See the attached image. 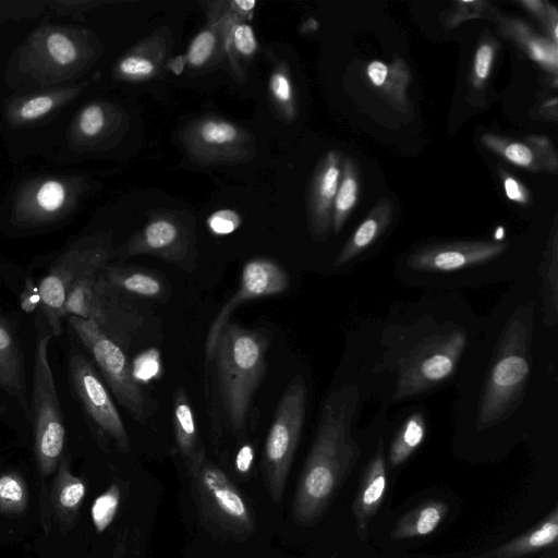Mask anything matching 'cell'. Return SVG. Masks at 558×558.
Here are the masks:
<instances>
[{"label": "cell", "mask_w": 558, "mask_h": 558, "mask_svg": "<svg viewBox=\"0 0 558 558\" xmlns=\"http://www.w3.org/2000/svg\"><path fill=\"white\" fill-rule=\"evenodd\" d=\"M359 388L331 391L322 407L314 441L299 477L292 515L299 525L315 524L355 466L361 449L352 437Z\"/></svg>", "instance_id": "6da1fadb"}, {"label": "cell", "mask_w": 558, "mask_h": 558, "mask_svg": "<svg viewBox=\"0 0 558 558\" xmlns=\"http://www.w3.org/2000/svg\"><path fill=\"white\" fill-rule=\"evenodd\" d=\"M268 340L259 330L228 323L221 330L210 359H215L217 386L233 434L246 433L252 399L266 367Z\"/></svg>", "instance_id": "7a4b0ae2"}, {"label": "cell", "mask_w": 558, "mask_h": 558, "mask_svg": "<svg viewBox=\"0 0 558 558\" xmlns=\"http://www.w3.org/2000/svg\"><path fill=\"white\" fill-rule=\"evenodd\" d=\"M533 305L520 306L509 318L482 393L478 428L504 421L517 407L530 375Z\"/></svg>", "instance_id": "3957f363"}, {"label": "cell", "mask_w": 558, "mask_h": 558, "mask_svg": "<svg viewBox=\"0 0 558 558\" xmlns=\"http://www.w3.org/2000/svg\"><path fill=\"white\" fill-rule=\"evenodd\" d=\"M306 386L298 375L286 387L276 409L263 456L265 483L274 502L282 498L305 417Z\"/></svg>", "instance_id": "277c9868"}, {"label": "cell", "mask_w": 558, "mask_h": 558, "mask_svg": "<svg viewBox=\"0 0 558 558\" xmlns=\"http://www.w3.org/2000/svg\"><path fill=\"white\" fill-rule=\"evenodd\" d=\"M52 335L36 345L32 390L34 452L43 478L53 474L63 453L65 429L47 348Z\"/></svg>", "instance_id": "5b68a950"}, {"label": "cell", "mask_w": 558, "mask_h": 558, "mask_svg": "<svg viewBox=\"0 0 558 558\" xmlns=\"http://www.w3.org/2000/svg\"><path fill=\"white\" fill-rule=\"evenodd\" d=\"M466 345V333L451 328L424 338L398 362L395 400L422 393L454 372Z\"/></svg>", "instance_id": "8992f818"}, {"label": "cell", "mask_w": 558, "mask_h": 558, "mask_svg": "<svg viewBox=\"0 0 558 558\" xmlns=\"http://www.w3.org/2000/svg\"><path fill=\"white\" fill-rule=\"evenodd\" d=\"M138 255L155 256L193 270L197 257L193 217L174 209L151 213L143 228L112 254L119 258Z\"/></svg>", "instance_id": "52a82bcc"}, {"label": "cell", "mask_w": 558, "mask_h": 558, "mask_svg": "<svg viewBox=\"0 0 558 558\" xmlns=\"http://www.w3.org/2000/svg\"><path fill=\"white\" fill-rule=\"evenodd\" d=\"M187 470L196 502L207 521L235 535L254 530V518L244 496L225 471L206 458V453Z\"/></svg>", "instance_id": "ba28073f"}, {"label": "cell", "mask_w": 558, "mask_h": 558, "mask_svg": "<svg viewBox=\"0 0 558 558\" xmlns=\"http://www.w3.org/2000/svg\"><path fill=\"white\" fill-rule=\"evenodd\" d=\"M69 325L90 352L119 402L138 423L148 418L147 399L121 345L94 320L69 316Z\"/></svg>", "instance_id": "9c48e42d"}, {"label": "cell", "mask_w": 558, "mask_h": 558, "mask_svg": "<svg viewBox=\"0 0 558 558\" xmlns=\"http://www.w3.org/2000/svg\"><path fill=\"white\" fill-rule=\"evenodd\" d=\"M179 138L189 157L202 165L243 163L257 151L250 130L214 116L192 121L183 128Z\"/></svg>", "instance_id": "30bf717a"}, {"label": "cell", "mask_w": 558, "mask_h": 558, "mask_svg": "<svg viewBox=\"0 0 558 558\" xmlns=\"http://www.w3.org/2000/svg\"><path fill=\"white\" fill-rule=\"evenodd\" d=\"M112 252L105 245L76 248L62 256L39 282L41 307L52 336L62 332V307L71 287L82 277L100 272Z\"/></svg>", "instance_id": "8fae6325"}, {"label": "cell", "mask_w": 558, "mask_h": 558, "mask_svg": "<svg viewBox=\"0 0 558 558\" xmlns=\"http://www.w3.org/2000/svg\"><path fill=\"white\" fill-rule=\"evenodd\" d=\"M289 287V276L275 260L267 257L252 258L243 266L238 289L211 320L205 353L211 357L214 348L232 313L243 303L269 295L283 293Z\"/></svg>", "instance_id": "7c38bea8"}, {"label": "cell", "mask_w": 558, "mask_h": 558, "mask_svg": "<svg viewBox=\"0 0 558 558\" xmlns=\"http://www.w3.org/2000/svg\"><path fill=\"white\" fill-rule=\"evenodd\" d=\"M69 367L74 389L93 422L120 450L129 451L130 438L126 428L92 364L82 354L73 352Z\"/></svg>", "instance_id": "4fadbf2b"}, {"label": "cell", "mask_w": 558, "mask_h": 558, "mask_svg": "<svg viewBox=\"0 0 558 558\" xmlns=\"http://www.w3.org/2000/svg\"><path fill=\"white\" fill-rule=\"evenodd\" d=\"M508 243L499 241H454L426 245L414 251L409 267L420 271L449 272L481 265L500 256Z\"/></svg>", "instance_id": "5bb4252c"}, {"label": "cell", "mask_w": 558, "mask_h": 558, "mask_svg": "<svg viewBox=\"0 0 558 558\" xmlns=\"http://www.w3.org/2000/svg\"><path fill=\"white\" fill-rule=\"evenodd\" d=\"M342 154L330 149L319 159L308 192V226L313 238L325 240L332 221V206L339 185L342 168Z\"/></svg>", "instance_id": "9a60e30c"}, {"label": "cell", "mask_w": 558, "mask_h": 558, "mask_svg": "<svg viewBox=\"0 0 558 558\" xmlns=\"http://www.w3.org/2000/svg\"><path fill=\"white\" fill-rule=\"evenodd\" d=\"M481 143L508 162L533 172H554L558 168V156L550 138L544 135H527L511 138L494 133L481 135Z\"/></svg>", "instance_id": "2e32d148"}, {"label": "cell", "mask_w": 558, "mask_h": 558, "mask_svg": "<svg viewBox=\"0 0 558 558\" xmlns=\"http://www.w3.org/2000/svg\"><path fill=\"white\" fill-rule=\"evenodd\" d=\"M173 45L170 29L166 26L157 28L119 61V75L131 82H145L158 77L170 60Z\"/></svg>", "instance_id": "e0dca14e"}, {"label": "cell", "mask_w": 558, "mask_h": 558, "mask_svg": "<svg viewBox=\"0 0 558 558\" xmlns=\"http://www.w3.org/2000/svg\"><path fill=\"white\" fill-rule=\"evenodd\" d=\"M387 489V470L381 444L368 462L352 502L356 535L365 541L369 524L380 508Z\"/></svg>", "instance_id": "ac0fdd59"}, {"label": "cell", "mask_w": 558, "mask_h": 558, "mask_svg": "<svg viewBox=\"0 0 558 558\" xmlns=\"http://www.w3.org/2000/svg\"><path fill=\"white\" fill-rule=\"evenodd\" d=\"M499 32L511 40L532 61L549 74L557 76V44L539 35L525 21L517 16L496 15Z\"/></svg>", "instance_id": "d6986e66"}, {"label": "cell", "mask_w": 558, "mask_h": 558, "mask_svg": "<svg viewBox=\"0 0 558 558\" xmlns=\"http://www.w3.org/2000/svg\"><path fill=\"white\" fill-rule=\"evenodd\" d=\"M85 495V482L71 472L68 458L62 456L50 486L51 507L62 532L77 521Z\"/></svg>", "instance_id": "ffe728a7"}, {"label": "cell", "mask_w": 558, "mask_h": 558, "mask_svg": "<svg viewBox=\"0 0 558 558\" xmlns=\"http://www.w3.org/2000/svg\"><path fill=\"white\" fill-rule=\"evenodd\" d=\"M0 388L13 397L29 417L22 352L15 335L0 316Z\"/></svg>", "instance_id": "44dd1931"}, {"label": "cell", "mask_w": 558, "mask_h": 558, "mask_svg": "<svg viewBox=\"0 0 558 558\" xmlns=\"http://www.w3.org/2000/svg\"><path fill=\"white\" fill-rule=\"evenodd\" d=\"M101 276L104 280L120 293L149 300H165L169 287L165 278L150 269L142 267L106 266Z\"/></svg>", "instance_id": "7402d4cb"}, {"label": "cell", "mask_w": 558, "mask_h": 558, "mask_svg": "<svg viewBox=\"0 0 558 558\" xmlns=\"http://www.w3.org/2000/svg\"><path fill=\"white\" fill-rule=\"evenodd\" d=\"M392 213L391 199L383 197L345 242L336 257L335 266H343L367 250L388 229Z\"/></svg>", "instance_id": "603a6c76"}, {"label": "cell", "mask_w": 558, "mask_h": 558, "mask_svg": "<svg viewBox=\"0 0 558 558\" xmlns=\"http://www.w3.org/2000/svg\"><path fill=\"white\" fill-rule=\"evenodd\" d=\"M558 537V508L554 507L537 524L485 555L523 558L554 545Z\"/></svg>", "instance_id": "cb8c5ba5"}, {"label": "cell", "mask_w": 558, "mask_h": 558, "mask_svg": "<svg viewBox=\"0 0 558 558\" xmlns=\"http://www.w3.org/2000/svg\"><path fill=\"white\" fill-rule=\"evenodd\" d=\"M100 272L84 276L71 287L64 300L62 317L76 316L92 319L101 329L104 328V298L98 284Z\"/></svg>", "instance_id": "d4e9b609"}, {"label": "cell", "mask_w": 558, "mask_h": 558, "mask_svg": "<svg viewBox=\"0 0 558 558\" xmlns=\"http://www.w3.org/2000/svg\"><path fill=\"white\" fill-rule=\"evenodd\" d=\"M173 429L178 450L186 466L205 454L194 412L186 393L178 388L173 398Z\"/></svg>", "instance_id": "484cf974"}, {"label": "cell", "mask_w": 558, "mask_h": 558, "mask_svg": "<svg viewBox=\"0 0 558 558\" xmlns=\"http://www.w3.org/2000/svg\"><path fill=\"white\" fill-rule=\"evenodd\" d=\"M449 507L442 500H428L404 513L390 532L393 541H404L432 534L442 522Z\"/></svg>", "instance_id": "4316f807"}, {"label": "cell", "mask_w": 558, "mask_h": 558, "mask_svg": "<svg viewBox=\"0 0 558 558\" xmlns=\"http://www.w3.org/2000/svg\"><path fill=\"white\" fill-rule=\"evenodd\" d=\"M361 175L357 163L347 156L342 159L341 177L332 206L331 230L338 233L355 208L360 195Z\"/></svg>", "instance_id": "83f0119b"}, {"label": "cell", "mask_w": 558, "mask_h": 558, "mask_svg": "<svg viewBox=\"0 0 558 558\" xmlns=\"http://www.w3.org/2000/svg\"><path fill=\"white\" fill-rule=\"evenodd\" d=\"M544 322L551 327L558 316V232L556 223L551 230L544 260L541 265Z\"/></svg>", "instance_id": "f1b7e54d"}, {"label": "cell", "mask_w": 558, "mask_h": 558, "mask_svg": "<svg viewBox=\"0 0 558 558\" xmlns=\"http://www.w3.org/2000/svg\"><path fill=\"white\" fill-rule=\"evenodd\" d=\"M223 59L219 31L211 21L193 37L186 52L185 64L193 71H203Z\"/></svg>", "instance_id": "f546056e"}, {"label": "cell", "mask_w": 558, "mask_h": 558, "mask_svg": "<svg viewBox=\"0 0 558 558\" xmlns=\"http://www.w3.org/2000/svg\"><path fill=\"white\" fill-rule=\"evenodd\" d=\"M426 435V421L421 412L408 416L393 440L388 452V462L392 468L403 464L422 445Z\"/></svg>", "instance_id": "4dcf8cb0"}, {"label": "cell", "mask_w": 558, "mask_h": 558, "mask_svg": "<svg viewBox=\"0 0 558 558\" xmlns=\"http://www.w3.org/2000/svg\"><path fill=\"white\" fill-rule=\"evenodd\" d=\"M268 88L272 105L279 117L291 122L296 116L294 86L286 62H279L271 71Z\"/></svg>", "instance_id": "1f68e13d"}, {"label": "cell", "mask_w": 558, "mask_h": 558, "mask_svg": "<svg viewBox=\"0 0 558 558\" xmlns=\"http://www.w3.org/2000/svg\"><path fill=\"white\" fill-rule=\"evenodd\" d=\"M29 500L28 486L24 477L14 471L0 475V513L3 515H21Z\"/></svg>", "instance_id": "d6a6232c"}, {"label": "cell", "mask_w": 558, "mask_h": 558, "mask_svg": "<svg viewBox=\"0 0 558 558\" xmlns=\"http://www.w3.org/2000/svg\"><path fill=\"white\" fill-rule=\"evenodd\" d=\"M500 43L490 34L484 35L474 51L471 70L470 84L473 90L482 92L490 77Z\"/></svg>", "instance_id": "836d02e7"}, {"label": "cell", "mask_w": 558, "mask_h": 558, "mask_svg": "<svg viewBox=\"0 0 558 558\" xmlns=\"http://www.w3.org/2000/svg\"><path fill=\"white\" fill-rule=\"evenodd\" d=\"M410 70L402 59H396L388 65L387 74L378 90L399 112L409 111L407 89L410 84Z\"/></svg>", "instance_id": "e575fe53"}, {"label": "cell", "mask_w": 558, "mask_h": 558, "mask_svg": "<svg viewBox=\"0 0 558 558\" xmlns=\"http://www.w3.org/2000/svg\"><path fill=\"white\" fill-rule=\"evenodd\" d=\"M121 499L120 486L112 483L99 495L90 508V517L97 533H102L113 521Z\"/></svg>", "instance_id": "d590c367"}, {"label": "cell", "mask_w": 558, "mask_h": 558, "mask_svg": "<svg viewBox=\"0 0 558 558\" xmlns=\"http://www.w3.org/2000/svg\"><path fill=\"white\" fill-rule=\"evenodd\" d=\"M494 9L487 1H463L453 2V7L445 13L444 25L446 27H457L462 22L470 19H478L482 16H494Z\"/></svg>", "instance_id": "8d00e7d4"}, {"label": "cell", "mask_w": 558, "mask_h": 558, "mask_svg": "<svg viewBox=\"0 0 558 558\" xmlns=\"http://www.w3.org/2000/svg\"><path fill=\"white\" fill-rule=\"evenodd\" d=\"M518 3L539 21L546 33V37L557 44L558 12L556 7L542 0H520Z\"/></svg>", "instance_id": "74e56055"}, {"label": "cell", "mask_w": 558, "mask_h": 558, "mask_svg": "<svg viewBox=\"0 0 558 558\" xmlns=\"http://www.w3.org/2000/svg\"><path fill=\"white\" fill-rule=\"evenodd\" d=\"M241 222V215L230 208L218 209L207 219L209 230L217 235L232 233L240 227Z\"/></svg>", "instance_id": "f35d334b"}, {"label": "cell", "mask_w": 558, "mask_h": 558, "mask_svg": "<svg viewBox=\"0 0 558 558\" xmlns=\"http://www.w3.org/2000/svg\"><path fill=\"white\" fill-rule=\"evenodd\" d=\"M107 113L100 105L85 108L80 117V129L88 137H94L105 130Z\"/></svg>", "instance_id": "ab89813d"}, {"label": "cell", "mask_w": 558, "mask_h": 558, "mask_svg": "<svg viewBox=\"0 0 558 558\" xmlns=\"http://www.w3.org/2000/svg\"><path fill=\"white\" fill-rule=\"evenodd\" d=\"M499 177L505 195L509 201L522 206L531 203V193L523 182L505 169H499Z\"/></svg>", "instance_id": "60d3db41"}, {"label": "cell", "mask_w": 558, "mask_h": 558, "mask_svg": "<svg viewBox=\"0 0 558 558\" xmlns=\"http://www.w3.org/2000/svg\"><path fill=\"white\" fill-rule=\"evenodd\" d=\"M50 56L60 64H69L76 58V49L64 35L54 33L47 39Z\"/></svg>", "instance_id": "b9f144b4"}, {"label": "cell", "mask_w": 558, "mask_h": 558, "mask_svg": "<svg viewBox=\"0 0 558 558\" xmlns=\"http://www.w3.org/2000/svg\"><path fill=\"white\" fill-rule=\"evenodd\" d=\"M64 195V189L59 182L48 181L39 189L37 202L41 208L53 211L62 206Z\"/></svg>", "instance_id": "7bdbcfd3"}, {"label": "cell", "mask_w": 558, "mask_h": 558, "mask_svg": "<svg viewBox=\"0 0 558 558\" xmlns=\"http://www.w3.org/2000/svg\"><path fill=\"white\" fill-rule=\"evenodd\" d=\"M53 106V100L48 96L35 97L26 101L21 110V117L27 120L36 119L47 113Z\"/></svg>", "instance_id": "ee69618b"}, {"label": "cell", "mask_w": 558, "mask_h": 558, "mask_svg": "<svg viewBox=\"0 0 558 558\" xmlns=\"http://www.w3.org/2000/svg\"><path fill=\"white\" fill-rule=\"evenodd\" d=\"M41 304L39 288L32 279H26L24 289L20 296L21 308L25 313L34 312Z\"/></svg>", "instance_id": "f6af8a7d"}, {"label": "cell", "mask_w": 558, "mask_h": 558, "mask_svg": "<svg viewBox=\"0 0 558 558\" xmlns=\"http://www.w3.org/2000/svg\"><path fill=\"white\" fill-rule=\"evenodd\" d=\"M229 4L238 15L248 22L257 3L253 0H229Z\"/></svg>", "instance_id": "bcb514c9"}, {"label": "cell", "mask_w": 558, "mask_h": 558, "mask_svg": "<svg viewBox=\"0 0 558 558\" xmlns=\"http://www.w3.org/2000/svg\"><path fill=\"white\" fill-rule=\"evenodd\" d=\"M252 450L250 447H245L239 452L236 465L241 472H246L250 469L252 461Z\"/></svg>", "instance_id": "7dc6e473"}, {"label": "cell", "mask_w": 558, "mask_h": 558, "mask_svg": "<svg viewBox=\"0 0 558 558\" xmlns=\"http://www.w3.org/2000/svg\"><path fill=\"white\" fill-rule=\"evenodd\" d=\"M478 558H510V557H497V556L484 555L483 557H478Z\"/></svg>", "instance_id": "c3c4849f"}, {"label": "cell", "mask_w": 558, "mask_h": 558, "mask_svg": "<svg viewBox=\"0 0 558 558\" xmlns=\"http://www.w3.org/2000/svg\"><path fill=\"white\" fill-rule=\"evenodd\" d=\"M4 411H5V409L3 408V405H2V404H0V413H2V412H4Z\"/></svg>", "instance_id": "681fc988"}, {"label": "cell", "mask_w": 558, "mask_h": 558, "mask_svg": "<svg viewBox=\"0 0 558 558\" xmlns=\"http://www.w3.org/2000/svg\"><path fill=\"white\" fill-rule=\"evenodd\" d=\"M328 558H338V556L337 555H331Z\"/></svg>", "instance_id": "f907efd6"}]
</instances>
